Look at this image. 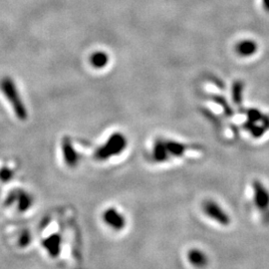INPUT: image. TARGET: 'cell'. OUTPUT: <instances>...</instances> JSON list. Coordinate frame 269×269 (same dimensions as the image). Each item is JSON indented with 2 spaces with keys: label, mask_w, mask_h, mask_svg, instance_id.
<instances>
[{
  "label": "cell",
  "mask_w": 269,
  "mask_h": 269,
  "mask_svg": "<svg viewBox=\"0 0 269 269\" xmlns=\"http://www.w3.org/2000/svg\"><path fill=\"white\" fill-rule=\"evenodd\" d=\"M0 89L6 99L11 104V107L17 118L25 121L28 118V111L25 104L22 101L20 93L17 89L13 79L10 77H4L0 80Z\"/></svg>",
  "instance_id": "6da1fadb"
},
{
  "label": "cell",
  "mask_w": 269,
  "mask_h": 269,
  "mask_svg": "<svg viewBox=\"0 0 269 269\" xmlns=\"http://www.w3.org/2000/svg\"><path fill=\"white\" fill-rule=\"evenodd\" d=\"M128 146V140L126 136L122 133H114L108 140L101 145L96 151L95 158L97 161H107L113 157H116L126 150Z\"/></svg>",
  "instance_id": "7a4b0ae2"
},
{
  "label": "cell",
  "mask_w": 269,
  "mask_h": 269,
  "mask_svg": "<svg viewBox=\"0 0 269 269\" xmlns=\"http://www.w3.org/2000/svg\"><path fill=\"white\" fill-rule=\"evenodd\" d=\"M253 202L262 219L269 221V188L259 180L253 181Z\"/></svg>",
  "instance_id": "3957f363"
},
{
  "label": "cell",
  "mask_w": 269,
  "mask_h": 269,
  "mask_svg": "<svg viewBox=\"0 0 269 269\" xmlns=\"http://www.w3.org/2000/svg\"><path fill=\"white\" fill-rule=\"evenodd\" d=\"M244 127L253 137L258 139L268 131L269 118L259 110L249 109L247 111V120Z\"/></svg>",
  "instance_id": "277c9868"
},
{
  "label": "cell",
  "mask_w": 269,
  "mask_h": 269,
  "mask_svg": "<svg viewBox=\"0 0 269 269\" xmlns=\"http://www.w3.org/2000/svg\"><path fill=\"white\" fill-rule=\"evenodd\" d=\"M202 210L208 219L218 222L222 226H228L232 223V219L228 213L214 200H206L202 203Z\"/></svg>",
  "instance_id": "5b68a950"
},
{
  "label": "cell",
  "mask_w": 269,
  "mask_h": 269,
  "mask_svg": "<svg viewBox=\"0 0 269 269\" xmlns=\"http://www.w3.org/2000/svg\"><path fill=\"white\" fill-rule=\"evenodd\" d=\"M17 203V209L20 213H24L28 210L33 204V198L27 191L18 189L10 193L5 201V205H12L13 203Z\"/></svg>",
  "instance_id": "8992f818"
},
{
  "label": "cell",
  "mask_w": 269,
  "mask_h": 269,
  "mask_svg": "<svg viewBox=\"0 0 269 269\" xmlns=\"http://www.w3.org/2000/svg\"><path fill=\"white\" fill-rule=\"evenodd\" d=\"M103 220L109 227L115 230H121L126 225V219L124 215L115 207H109L103 213Z\"/></svg>",
  "instance_id": "52a82bcc"
},
{
  "label": "cell",
  "mask_w": 269,
  "mask_h": 269,
  "mask_svg": "<svg viewBox=\"0 0 269 269\" xmlns=\"http://www.w3.org/2000/svg\"><path fill=\"white\" fill-rule=\"evenodd\" d=\"M235 52L240 58H252L258 53V44L255 40L245 38L239 40L235 46Z\"/></svg>",
  "instance_id": "ba28073f"
},
{
  "label": "cell",
  "mask_w": 269,
  "mask_h": 269,
  "mask_svg": "<svg viewBox=\"0 0 269 269\" xmlns=\"http://www.w3.org/2000/svg\"><path fill=\"white\" fill-rule=\"evenodd\" d=\"M62 155L65 161V164L68 167L73 168L76 167L79 163V156L75 150L72 141L69 137H64L62 141Z\"/></svg>",
  "instance_id": "9c48e42d"
},
{
  "label": "cell",
  "mask_w": 269,
  "mask_h": 269,
  "mask_svg": "<svg viewBox=\"0 0 269 269\" xmlns=\"http://www.w3.org/2000/svg\"><path fill=\"white\" fill-rule=\"evenodd\" d=\"M189 263L198 269L205 268L208 264V257L206 253L199 248H193L187 253Z\"/></svg>",
  "instance_id": "30bf717a"
},
{
  "label": "cell",
  "mask_w": 269,
  "mask_h": 269,
  "mask_svg": "<svg viewBox=\"0 0 269 269\" xmlns=\"http://www.w3.org/2000/svg\"><path fill=\"white\" fill-rule=\"evenodd\" d=\"M166 151L168 153V159L170 158H181L185 153L188 147L180 142L172 141V140H163Z\"/></svg>",
  "instance_id": "8fae6325"
},
{
  "label": "cell",
  "mask_w": 269,
  "mask_h": 269,
  "mask_svg": "<svg viewBox=\"0 0 269 269\" xmlns=\"http://www.w3.org/2000/svg\"><path fill=\"white\" fill-rule=\"evenodd\" d=\"M152 160L157 163H165L168 160V153L166 151L163 139L156 141L155 145L152 146Z\"/></svg>",
  "instance_id": "7c38bea8"
},
{
  "label": "cell",
  "mask_w": 269,
  "mask_h": 269,
  "mask_svg": "<svg viewBox=\"0 0 269 269\" xmlns=\"http://www.w3.org/2000/svg\"><path fill=\"white\" fill-rule=\"evenodd\" d=\"M90 63L95 69H103L109 63V55L104 51L94 52L90 57Z\"/></svg>",
  "instance_id": "4fadbf2b"
},
{
  "label": "cell",
  "mask_w": 269,
  "mask_h": 269,
  "mask_svg": "<svg viewBox=\"0 0 269 269\" xmlns=\"http://www.w3.org/2000/svg\"><path fill=\"white\" fill-rule=\"evenodd\" d=\"M60 244H61V237L59 236H50L44 241L45 248L52 256H56L57 254H59Z\"/></svg>",
  "instance_id": "5bb4252c"
},
{
  "label": "cell",
  "mask_w": 269,
  "mask_h": 269,
  "mask_svg": "<svg viewBox=\"0 0 269 269\" xmlns=\"http://www.w3.org/2000/svg\"><path fill=\"white\" fill-rule=\"evenodd\" d=\"M233 96L235 98L236 104H240L242 102V93H243V85L239 81L235 84L233 88Z\"/></svg>",
  "instance_id": "9a60e30c"
},
{
  "label": "cell",
  "mask_w": 269,
  "mask_h": 269,
  "mask_svg": "<svg viewBox=\"0 0 269 269\" xmlns=\"http://www.w3.org/2000/svg\"><path fill=\"white\" fill-rule=\"evenodd\" d=\"M30 241H31V236H30L29 232L28 230H24L21 234L20 237H19V245L21 247H25V246H27L30 243Z\"/></svg>",
  "instance_id": "2e32d148"
},
{
  "label": "cell",
  "mask_w": 269,
  "mask_h": 269,
  "mask_svg": "<svg viewBox=\"0 0 269 269\" xmlns=\"http://www.w3.org/2000/svg\"><path fill=\"white\" fill-rule=\"evenodd\" d=\"M13 172L11 169L7 168H3L0 169V181L2 182H8L12 179Z\"/></svg>",
  "instance_id": "e0dca14e"
}]
</instances>
